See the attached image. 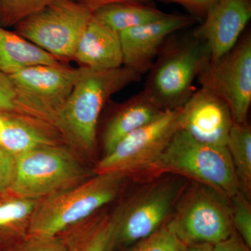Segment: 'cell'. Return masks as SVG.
<instances>
[{"label": "cell", "instance_id": "obj_1", "mask_svg": "<svg viewBox=\"0 0 251 251\" xmlns=\"http://www.w3.org/2000/svg\"><path fill=\"white\" fill-rule=\"evenodd\" d=\"M142 75L130 68L86 69L59 112L54 127L62 140L83 156L92 158L97 146L100 113L110 97Z\"/></svg>", "mask_w": 251, "mask_h": 251}, {"label": "cell", "instance_id": "obj_2", "mask_svg": "<svg viewBox=\"0 0 251 251\" xmlns=\"http://www.w3.org/2000/svg\"><path fill=\"white\" fill-rule=\"evenodd\" d=\"M128 179L122 173L95 174L76 186L42 200L29 218L27 234L59 235L116 200L125 191Z\"/></svg>", "mask_w": 251, "mask_h": 251}, {"label": "cell", "instance_id": "obj_3", "mask_svg": "<svg viewBox=\"0 0 251 251\" xmlns=\"http://www.w3.org/2000/svg\"><path fill=\"white\" fill-rule=\"evenodd\" d=\"M139 182V187L111 213L115 249L130 247L166 225L189 181L179 175L163 174Z\"/></svg>", "mask_w": 251, "mask_h": 251}, {"label": "cell", "instance_id": "obj_4", "mask_svg": "<svg viewBox=\"0 0 251 251\" xmlns=\"http://www.w3.org/2000/svg\"><path fill=\"white\" fill-rule=\"evenodd\" d=\"M209 59L206 44L192 34L165 41L145 82V93L163 111L183 106L196 91L193 82Z\"/></svg>", "mask_w": 251, "mask_h": 251}, {"label": "cell", "instance_id": "obj_5", "mask_svg": "<svg viewBox=\"0 0 251 251\" xmlns=\"http://www.w3.org/2000/svg\"><path fill=\"white\" fill-rule=\"evenodd\" d=\"M163 174L206 185L231 198L240 191L227 147L197 141L179 130L153 167L148 179Z\"/></svg>", "mask_w": 251, "mask_h": 251}, {"label": "cell", "instance_id": "obj_6", "mask_svg": "<svg viewBox=\"0 0 251 251\" xmlns=\"http://www.w3.org/2000/svg\"><path fill=\"white\" fill-rule=\"evenodd\" d=\"M95 175L69 149L60 145L34 149L16 156L10 192L39 201L76 186Z\"/></svg>", "mask_w": 251, "mask_h": 251}, {"label": "cell", "instance_id": "obj_7", "mask_svg": "<svg viewBox=\"0 0 251 251\" xmlns=\"http://www.w3.org/2000/svg\"><path fill=\"white\" fill-rule=\"evenodd\" d=\"M166 225L186 246L214 245L234 230L230 198L206 185L189 181Z\"/></svg>", "mask_w": 251, "mask_h": 251}, {"label": "cell", "instance_id": "obj_8", "mask_svg": "<svg viewBox=\"0 0 251 251\" xmlns=\"http://www.w3.org/2000/svg\"><path fill=\"white\" fill-rule=\"evenodd\" d=\"M181 111L182 106L166 110L126 136L97 162L94 173H118L138 181L148 179L175 133L181 129Z\"/></svg>", "mask_w": 251, "mask_h": 251}, {"label": "cell", "instance_id": "obj_9", "mask_svg": "<svg viewBox=\"0 0 251 251\" xmlns=\"http://www.w3.org/2000/svg\"><path fill=\"white\" fill-rule=\"evenodd\" d=\"M86 69L67 67L61 64L38 65L10 75L16 92L14 113L54 128L59 112Z\"/></svg>", "mask_w": 251, "mask_h": 251}, {"label": "cell", "instance_id": "obj_10", "mask_svg": "<svg viewBox=\"0 0 251 251\" xmlns=\"http://www.w3.org/2000/svg\"><path fill=\"white\" fill-rule=\"evenodd\" d=\"M93 13L74 0H54L16 25L19 35L57 59H73Z\"/></svg>", "mask_w": 251, "mask_h": 251}, {"label": "cell", "instance_id": "obj_11", "mask_svg": "<svg viewBox=\"0 0 251 251\" xmlns=\"http://www.w3.org/2000/svg\"><path fill=\"white\" fill-rule=\"evenodd\" d=\"M202 88L227 104L234 122H248L251 104V35L247 32L233 49L215 62L209 59L197 77Z\"/></svg>", "mask_w": 251, "mask_h": 251}, {"label": "cell", "instance_id": "obj_12", "mask_svg": "<svg viewBox=\"0 0 251 251\" xmlns=\"http://www.w3.org/2000/svg\"><path fill=\"white\" fill-rule=\"evenodd\" d=\"M195 21L193 16L167 14L159 19L120 33L124 66L141 75L146 74L167 39Z\"/></svg>", "mask_w": 251, "mask_h": 251}, {"label": "cell", "instance_id": "obj_13", "mask_svg": "<svg viewBox=\"0 0 251 251\" xmlns=\"http://www.w3.org/2000/svg\"><path fill=\"white\" fill-rule=\"evenodd\" d=\"M251 18V0H217L192 34L206 44L215 62L236 46Z\"/></svg>", "mask_w": 251, "mask_h": 251}, {"label": "cell", "instance_id": "obj_14", "mask_svg": "<svg viewBox=\"0 0 251 251\" xmlns=\"http://www.w3.org/2000/svg\"><path fill=\"white\" fill-rule=\"evenodd\" d=\"M233 123L227 104L202 87L195 91L182 106L181 130L201 143L226 147Z\"/></svg>", "mask_w": 251, "mask_h": 251}, {"label": "cell", "instance_id": "obj_15", "mask_svg": "<svg viewBox=\"0 0 251 251\" xmlns=\"http://www.w3.org/2000/svg\"><path fill=\"white\" fill-rule=\"evenodd\" d=\"M73 59L82 67L110 70L123 67L120 33L92 16L77 43Z\"/></svg>", "mask_w": 251, "mask_h": 251}, {"label": "cell", "instance_id": "obj_16", "mask_svg": "<svg viewBox=\"0 0 251 251\" xmlns=\"http://www.w3.org/2000/svg\"><path fill=\"white\" fill-rule=\"evenodd\" d=\"M0 147L18 156L34 149L59 145L60 135L53 127L14 113H0Z\"/></svg>", "mask_w": 251, "mask_h": 251}, {"label": "cell", "instance_id": "obj_17", "mask_svg": "<svg viewBox=\"0 0 251 251\" xmlns=\"http://www.w3.org/2000/svg\"><path fill=\"white\" fill-rule=\"evenodd\" d=\"M163 112L144 90L122 103L104 128L103 155L110 152L126 136L152 122Z\"/></svg>", "mask_w": 251, "mask_h": 251}, {"label": "cell", "instance_id": "obj_18", "mask_svg": "<svg viewBox=\"0 0 251 251\" xmlns=\"http://www.w3.org/2000/svg\"><path fill=\"white\" fill-rule=\"evenodd\" d=\"M59 236L67 251H114L115 227L111 214L103 209L64 231Z\"/></svg>", "mask_w": 251, "mask_h": 251}, {"label": "cell", "instance_id": "obj_19", "mask_svg": "<svg viewBox=\"0 0 251 251\" xmlns=\"http://www.w3.org/2000/svg\"><path fill=\"white\" fill-rule=\"evenodd\" d=\"M59 64L50 54L0 25V72L10 75L34 66Z\"/></svg>", "mask_w": 251, "mask_h": 251}, {"label": "cell", "instance_id": "obj_20", "mask_svg": "<svg viewBox=\"0 0 251 251\" xmlns=\"http://www.w3.org/2000/svg\"><path fill=\"white\" fill-rule=\"evenodd\" d=\"M166 14L148 4L133 3L106 5L93 12L94 17L118 33L159 19Z\"/></svg>", "mask_w": 251, "mask_h": 251}, {"label": "cell", "instance_id": "obj_21", "mask_svg": "<svg viewBox=\"0 0 251 251\" xmlns=\"http://www.w3.org/2000/svg\"><path fill=\"white\" fill-rule=\"evenodd\" d=\"M240 191L251 198V127L234 122L226 144Z\"/></svg>", "mask_w": 251, "mask_h": 251}, {"label": "cell", "instance_id": "obj_22", "mask_svg": "<svg viewBox=\"0 0 251 251\" xmlns=\"http://www.w3.org/2000/svg\"><path fill=\"white\" fill-rule=\"evenodd\" d=\"M38 201L16 198L7 202L0 203V247L6 249L11 239H22L21 224L27 223L37 206Z\"/></svg>", "mask_w": 251, "mask_h": 251}, {"label": "cell", "instance_id": "obj_23", "mask_svg": "<svg viewBox=\"0 0 251 251\" xmlns=\"http://www.w3.org/2000/svg\"><path fill=\"white\" fill-rule=\"evenodd\" d=\"M54 0H0V25H16Z\"/></svg>", "mask_w": 251, "mask_h": 251}, {"label": "cell", "instance_id": "obj_24", "mask_svg": "<svg viewBox=\"0 0 251 251\" xmlns=\"http://www.w3.org/2000/svg\"><path fill=\"white\" fill-rule=\"evenodd\" d=\"M186 244L164 225L126 251H186Z\"/></svg>", "mask_w": 251, "mask_h": 251}, {"label": "cell", "instance_id": "obj_25", "mask_svg": "<svg viewBox=\"0 0 251 251\" xmlns=\"http://www.w3.org/2000/svg\"><path fill=\"white\" fill-rule=\"evenodd\" d=\"M232 221L234 230L247 247L251 248V200L242 191H238L230 198Z\"/></svg>", "mask_w": 251, "mask_h": 251}, {"label": "cell", "instance_id": "obj_26", "mask_svg": "<svg viewBox=\"0 0 251 251\" xmlns=\"http://www.w3.org/2000/svg\"><path fill=\"white\" fill-rule=\"evenodd\" d=\"M3 251H67L61 236L37 237L27 235Z\"/></svg>", "mask_w": 251, "mask_h": 251}, {"label": "cell", "instance_id": "obj_27", "mask_svg": "<svg viewBox=\"0 0 251 251\" xmlns=\"http://www.w3.org/2000/svg\"><path fill=\"white\" fill-rule=\"evenodd\" d=\"M16 156L0 147V194L9 192L16 174Z\"/></svg>", "mask_w": 251, "mask_h": 251}, {"label": "cell", "instance_id": "obj_28", "mask_svg": "<svg viewBox=\"0 0 251 251\" xmlns=\"http://www.w3.org/2000/svg\"><path fill=\"white\" fill-rule=\"evenodd\" d=\"M16 92L9 75L0 72V113L14 112Z\"/></svg>", "mask_w": 251, "mask_h": 251}, {"label": "cell", "instance_id": "obj_29", "mask_svg": "<svg viewBox=\"0 0 251 251\" xmlns=\"http://www.w3.org/2000/svg\"><path fill=\"white\" fill-rule=\"evenodd\" d=\"M180 4L188 9L191 14L204 17L208 10L217 0H164Z\"/></svg>", "mask_w": 251, "mask_h": 251}, {"label": "cell", "instance_id": "obj_30", "mask_svg": "<svg viewBox=\"0 0 251 251\" xmlns=\"http://www.w3.org/2000/svg\"><path fill=\"white\" fill-rule=\"evenodd\" d=\"M214 251H251L242 238L233 231L227 239L213 245Z\"/></svg>", "mask_w": 251, "mask_h": 251}, {"label": "cell", "instance_id": "obj_31", "mask_svg": "<svg viewBox=\"0 0 251 251\" xmlns=\"http://www.w3.org/2000/svg\"><path fill=\"white\" fill-rule=\"evenodd\" d=\"M151 0H79V2L85 5L92 13L99 8L106 5L119 3H133V4H148Z\"/></svg>", "mask_w": 251, "mask_h": 251}, {"label": "cell", "instance_id": "obj_32", "mask_svg": "<svg viewBox=\"0 0 251 251\" xmlns=\"http://www.w3.org/2000/svg\"><path fill=\"white\" fill-rule=\"evenodd\" d=\"M186 251H214L213 245L209 244H191L186 246Z\"/></svg>", "mask_w": 251, "mask_h": 251}, {"label": "cell", "instance_id": "obj_33", "mask_svg": "<svg viewBox=\"0 0 251 251\" xmlns=\"http://www.w3.org/2000/svg\"><path fill=\"white\" fill-rule=\"evenodd\" d=\"M0 127H1V117H0Z\"/></svg>", "mask_w": 251, "mask_h": 251}]
</instances>
